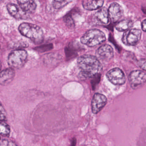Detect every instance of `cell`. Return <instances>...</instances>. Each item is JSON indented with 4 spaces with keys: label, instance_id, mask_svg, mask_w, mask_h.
<instances>
[{
    "label": "cell",
    "instance_id": "obj_1",
    "mask_svg": "<svg viewBox=\"0 0 146 146\" xmlns=\"http://www.w3.org/2000/svg\"><path fill=\"white\" fill-rule=\"evenodd\" d=\"M77 64L81 70V76L85 79L96 77L102 71L100 62L93 55L84 54L80 56L78 58Z\"/></svg>",
    "mask_w": 146,
    "mask_h": 146
},
{
    "label": "cell",
    "instance_id": "obj_2",
    "mask_svg": "<svg viewBox=\"0 0 146 146\" xmlns=\"http://www.w3.org/2000/svg\"><path fill=\"white\" fill-rule=\"evenodd\" d=\"M19 30L23 35L29 38L36 44L43 41L44 33L42 29L38 25L29 23H22L19 27Z\"/></svg>",
    "mask_w": 146,
    "mask_h": 146
},
{
    "label": "cell",
    "instance_id": "obj_3",
    "mask_svg": "<svg viewBox=\"0 0 146 146\" xmlns=\"http://www.w3.org/2000/svg\"><path fill=\"white\" fill-rule=\"evenodd\" d=\"M106 40V35L104 32L97 29L88 31L81 38V42L89 47L95 46Z\"/></svg>",
    "mask_w": 146,
    "mask_h": 146
},
{
    "label": "cell",
    "instance_id": "obj_4",
    "mask_svg": "<svg viewBox=\"0 0 146 146\" xmlns=\"http://www.w3.org/2000/svg\"><path fill=\"white\" fill-rule=\"evenodd\" d=\"M28 59V53L23 49H17L8 55L7 62L12 69H19L25 65Z\"/></svg>",
    "mask_w": 146,
    "mask_h": 146
},
{
    "label": "cell",
    "instance_id": "obj_5",
    "mask_svg": "<svg viewBox=\"0 0 146 146\" xmlns=\"http://www.w3.org/2000/svg\"><path fill=\"white\" fill-rule=\"evenodd\" d=\"M141 31L138 29H131L125 31L123 35L122 42L125 45L134 46L137 45L141 40Z\"/></svg>",
    "mask_w": 146,
    "mask_h": 146
},
{
    "label": "cell",
    "instance_id": "obj_6",
    "mask_svg": "<svg viewBox=\"0 0 146 146\" xmlns=\"http://www.w3.org/2000/svg\"><path fill=\"white\" fill-rule=\"evenodd\" d=\"M106 77L108 81L114 85H123L126 81L124 73L118 68H113L108 72Z\"/></svg>",
    "mask_w": 146,
    "mask_h": 146
},
{
    "label": "cell",
    "instance_id": "obj_7",
    "mask_svg": "<svg viewBox=\"0 0 146 146\" xmlns=\"http://www.w3.org/2000/svg\"><path fill=\"white\" fill-rule=\"evenodd\" d=\"M129 80L131 88H136L146 82V73L139 70L133 71L129 75Z\"/></svg>",
    "mask_w": 146,
    "mask_h": 146
},
{
    "label": "cell",
    "instance_id": "obj_8",
    "mask_svg": "<svg viewBox=\"0 0 146 146\" xmlns=\"http://www.w3.org/2000/svg\"><path fill=\"white\" fill-rule=\"evenodd\" d=\"M107 103L106 97L102 94L96 93L94 95L91 102L92 112L97 114L100 112Z\"/></svg>",
    "mask_w": 146,
    "mask_h": 146
},
{
    "label": "cell",
    "instance_id": "obj_9",
    "mask_svg": "<svg viewBox=\"0 0 146 146\" xmlns=\"http://www.w3.org/2000/svg\"><path fill=\"white\" fill-rule=\"evenodd\" d=\"M96 58L103 62H108L113 56V50L112 47L108 44L101 46L96 51Z\"/></svg>",
    "mask_w": 146,
    "mask_h": 146
},
{
    "label": "cell",
    "instance_id": "obj_10",
    "mask_svg": "<svg viewBox=\"0 0 146 146\" xmlns=\"http://www.w3.org/2000/svg\"><path fill=\"white\" fill-rule=\"evenodd\" d=\"M108 12L109 19L113 23L119 22L123 16V7L116 2L111 4L108 8Z\"/></svg>",
    "mask_w": 146,
    "mask_h": 146
},
{
    "label": "cell",
    "instance_id": "obj_11",
    "mask_svg": "<svg viewBox=\"0 0 146 146\" xmlns=\"http://www.w3.org/2000/svg\"><path fill=\"white\" fill-rule=\"evenodd\" d=\"M7 8L9 13L17 19H26L28 18V14L24 12L17 5L9 3L7 5Z\"/></svg>",
    "mask_w": 146,
    "mask_h": 146
},
{
    "label": "cell",
    "instance_id": "obj_12",
    "mask_svg": "<svg viewBox=\"0 0 146 146\" xmlns=\"http://www.w3.org/2000/svg\"><path fill=\"white\" fill-rule=\"evenodd\" d=\"M94 19L98 24H108L109 23V19L108 10L105 7L101 8L96 13Z\"/></svg>",
    "mask_w": 146,
    "mask_h": 146
},
{
    "label": "cell",
    "instance_id": "obj_13",
    "mask_svg": "<svg viewBox=\"0 0 146 146\" xmlns=\"http://www.w3.org/2000/svg\"><path fill=\"white\" fill-rule=\"evenodd\" d=\"M14 69L8 68L2 71L1 73L0 83L2 85H6L10 83L15 76Z\"/></svg>",
    "mask_w": 146,
    "mask_h": 146
},
{
    "label": "cell",
    "instance_id": "obj_14",
    "mask_svg": "<svg viewBox=\"0 0 146 146\" xmlns=\"http://www.w3.org/2000/svg\"><path fill=\"white\" fill-rule=\"evenodd\" d=\"M20 8L27 14L35 12L36 8V3L34 1H18Z\"/></svg>",
    "mask_w": 146,
    "mask_h": 146
},
{
    "label": "cell",
    "instance_id": "obj_15",
    "mask_svg": "<svg viewBox=\"0 0 146 146\" xmlns=\"http://www.w3.org/2000/svg\"><path fill=\"white\" fill-rule=\"evenodd\" d=\"M104 2V1L84 0L82 1V5L85 10L94 11L101 7L103 6Z\"/></svg>",
    "mask_w": 146,
    "mask_h": 146
},
{
    "label": "cell",
    "instance_id": "obj_16",
    "mask_svg": "<svg viewBox=\"0 0 146 146\" xmlns=\"http://www.w3.org/2000/svg\"><path fill=\"white\" fill-rule=\"evenodd\" d=\"M133 22L129 19H123L119 21L115 25L117 30L119 31H127L133 26Z\"/></svg>",
    "mask_w": 146,
    "mask_h": 146
},
{
    "label": "cell",
    "instance_id": "obj_17",
    "mask_svg": "<svg viewBox=\"0 0 146 146\" xmlns=\"http://www.w3.org/2000/svg\"><path fill=\"white\" fill-rule=\"evenodd\" d=\"M0 133L3 136H8L11 133L10 126L4 121H1L0 123Z\"/></svg>",
    "mask_w": 146,
    "mask_h": 146
},
{
    "label": "cell",
    "instance_id": "obj_18",
    "mask_svg": "<svg viewBox=\"0 0 146 146\" xmlns=\"http://www.w3.org/2000/svg\"><path fill=\"white\" fill-rule=\"evenodd\" d=\"M70 2L71 1H53L52 5L55 9H60Z\"/></svg>",
    "mask_w": 146,
    "mask_h": 146
},
{
    "label": "cell",
    "instance_id": "obj_19",
    "mask_svg": "<svg viewBox=\"0 0 146 146\" xmlns=\"http://www.w3.org/2000/svg\"><path fill=\"white\" fill-rule=\"evenodd\" d=\"M1 146H17V145L11 140L3 139L1 140Z\"/></svg>",
    "mask_w": 146,
    "mask_h": 146
},
{
    "label": "cell",
    "instance_id": "obj_20",
    "mask_svg": "<svg viewBox=\"0 0 146 146\" xmlns=\"http://www.w3.org/2000/svg\"><path fill=\"white\" fill-rule=\"evenodd\" d=\"M0 110H1V118H0L1 121L5 122L7 120V113L6 112L5 110L2 106V104L1 105Z\"/></svg>",
    "mask_w": 146,
    "mask_h": 146
},
{
    "label": "cell",
    "instance_id": "obj_21",
    "mask_svg": "<svg viewBox=\"0 0 146 146\" xmlns=\"http://www.w3.org/2000/svg\"><path fill=\"white\" fill-rule=\"evenodd\" d=\"M137 64L140 68L146 71V59H141L138 61Z\"/></svg>",
    "mask_w": 146,
    "mask_h": 146
},
{
    "label": "cell",
    "instance_id": "obj_22",
    "mask_svg": "<svg viewBox=\"0 0 146 146\" xmlns=\"http://www.w3.org/2000/svg\"><path fill=\"white\" fill-rule=\"evenodd\" d=\"M52 44L50 45H46L44 46H40L37 48V51L41 52H44L48 50H50L52 48Z\"/></svg>",
    "mask_w": 146,
    "mask_h": 146
},
{
    "label": "cell",
    "instance_id": "obj_23",
    "mask_svg": "<svg viewBox=\"0 0 146 146\" xmlns=\"http://www.w3.org/2000/svg\"><path fill=\"white\" fill-rule=\"evenodd\" d=\"M66 24L68 25H72V24H73V23H72V21L73 20L70 17H67L66 18Z\"/></svg>",
    "mask_w": 146,
    "mask_h": 146
},
{
    "label": "cell",
    "instance_id": "obj_24",
    "mask_svg": "<svg viewBox=\"0 0 146 146\" xmlns=\"http://www.w3.org/2000/svg\"><path fill=\"white\" fill-rule=\"evenodd\" d=\"M141 28L143 31L146 32V19L143 20L142 23Z\"/></svg>",
    "mask_w": 146,
    "mask_h": 146
},
{
    "label": "cell",
    "instance_id": "obj_25",
    "mask_svg": "<svg viewBox=\"0 0 146 146\" xmlns=\"http://www.w3.org/2000/svg\"><path fill=\"white\" fill-rule=\"evenodd\" d=\"M76 139L75 138H74V139H73V141H72V145L71 146H75L76 144Z\"/></svg>",
    "mask_w": 146,
    "mask_h": 146
}]
</instances>
